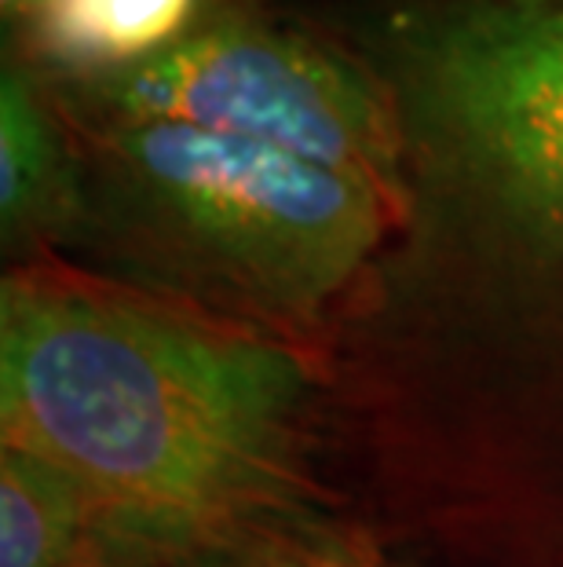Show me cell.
I'll list each match as a JSON object with an SVG mask.
<instances>
[{"label":"cell","instance_id":"cell-3","mask_svg":"<svg viewBox=\"0 0 563 567\" xmlns=\"http://www.w3.org/2000/svg\"><path fill=\"white\" fill-rule=\"evenodd\" d=\"M114 154L179 231L282 305L337 293L374 257L395 209L358 176L187 125H122Z\"/></svg>","mask_w":563,"mask_h":567},{"label":"cell","instance_id":"cell-8","mask_svg":"<svg viewBox=\"0 0 563 567\" xmlns=\"http://www.w3.org/2000/svg\"><path fill=\"white\" fill-rule=\"evenodd\" d=\"M41 0H0V11H4V19L19 16V19H30L33 11H38Z\"/></svg>","mask_w":563,"mask_h":567},{"label":"cell","instance_id":"cell-7","mask_svg":"<svg viewBox=\"0 0 563 567\" xmlns=\"http://www.w3.org/2000/svg\"><path fill=\"white\" fill-rule=\"evenodd\" d=\"M92 502L38 457L0 454V567H70L85 538Z\"/></svg>","mask_w":563,"mask_h":567},{"label":"cell","instance_id":"cell-2","mask_svg":"<svg viewBox=\"0 0 563 567\" xmlns=\"http://www.w3.org/2000/svg\"><path fill=\"white\" fill-rule=\"evenodd\" d=\"M369 44L403 140L476 213L563 260V0H392Z\"/></svg>","mask_w":563,"mask_h":567},{"label":"cell","instance_id":"cell-9","mask_svg":"<svg viewBox=\"0 0 563 567\" xmlns=\"http://www.w3.org/2000/svg\"><path fill=\"white\" fill-rule=\"evenodd\" d=\"M322 567H366V564H322Z\"/></svg>","mask_w":563,"mask_h":567},{"label":"cell","instance_id":"cell-1","mask_svg":"<svg viewBox=\"0 0 563 567\" xmlns=\"http://www.w3.org/2000/svg\"><path fill=\"white\" fill-rule=\"evenodd\" d=\"M304 370L285 348L103 289H0V440L100 516L201 538L282 484Z\"/></svg>","mask_w":563,"mask_h":567},{"label":"cell","instance_id":"cell-4","mask_svg":"<svg viewBox=\"0 0 563 567\" xmlns=\"http://www.w3.org/2000/svg\"><path fill=\"white\" fill-rule=\"evenodd\" d=\"M122 125L169 122L263 143L403 195L406 140L385 89L315 44L249 22L187 33L100 84Z\"/></svg>","mask_w":563,"mask_h":567},{"label":"cell","instance_id":"cell-5","mask_svg":"<svg viewBox=\"0 0 563 567\" xmlns=\"http://www.w3.org/2000/svg\"><path fill=\"white\" fill-rule=\"evenodd\" d=\"M198 0H41L33 48L63 70L122 74L184 41Z\"/></svg>","mask_w":563,"mask_h":567},{"label":"cell","instance_id":"cell-6","mask_svg":"<svg viewBox=\"0 0 563 567\" xmlns=\"http://www.w3.org/2000/svg\"><path fill=\"white\" fill-rule=\"evenodd\" d=\"M70 209L66 154L27 74L0 78V220L4 235L59 224Z\"/></svg>","mask_w":563,"mask_h":567}]
</instances>
